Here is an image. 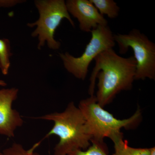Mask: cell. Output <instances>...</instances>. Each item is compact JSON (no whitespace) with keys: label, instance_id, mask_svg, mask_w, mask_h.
I'll list each match as a JSON object with an SVG mask.
<instances>
[{"label":"cell","instance_id":"cell-2","mask_svg":"<svg viewBox=\"0 0 155 155\" xmlns=\"http://www.w3.org/2000/svg\"><path fill=\"white\" fill-rule=\"evenodd\" d=\"M35 119L54 122V126L44 138L53 135L59 137L54 155H68L76 150H86L91 146L92 137L86 121L73 102L69 103L63 112H55Z\"/></svg>","mask_w":155,"mask_h":155},{"label":"cell","instance_id":"cell-10","mask_svg":"<svg viewBox=\"0 0 155 155\" xmlns=\"http://www.w3.org/2000/svg\"><path fill=\"white\" fill-rule=\"evenodd\" d=\"M99 12L107 15L110 19H115L119 15L120 8L113 0H90Z\"/></svg>","mask_w":155,"mask_h":155},{"label":"cell","instance_id":"cell-17","mask_svg":"<svg viewBox=\"0 0 155 155\" xmlns=\"http://www.w3.org/2000/svg\"><path fill=\"white\" fill-rule=\"evenodd\" d=\"M0 155H3L2 152L1 151H0Z\"/></svg>","mask_w":155,"mask_h":155},{"label":"cell","instance_id":"cell-6","mask_svg":"<svg viewBox=\"0 0 155 155\" xmlns=\"http://www.w3.org/2000/svg\"><path fill=\"white\" fill-rule=\"evenodd\" d=\"M91 38L81 56L75 57L68 52L60 53L66 70L78 79L86 78L91 63L106 50L115 45L114 34L107 25H98L91 31Z\"/></svg>","mask_w":155,"mask_h":155},{"label":"cell","instance_id":"cell-13","mask_svg":"<svg viewBox=\"0 0 155 155\" xmlns=\"http://www.w3.org/2000/svg\"><path fill=\"white\" fill-rule=\"evenodd\" d=\"M41 141L35 143L29 149H25L20 143H14L11 146L3 150V155H42L35 151Z\"/></svg>","mask_w":155,"mask_h":155},{"label":"cell","instance_id":"cell-1","mask_svg":"<svg viewBox=\"0 0 155 155\" xmlns=\"http://www.w3.org/2000/svg\"><path fill=\"white\" fill-rule=\"evenodd\" d=\"M90 78L89 93L94 95L95 82L97 78V102L102 107L112 102L122 91L130 90L135 80L136 62L134 56L123 58L113 48L100 54Z\"/></svg>","mask_w":155,"mask_h":155},{"label":"cell","instance_id":"cell-8","mask_svg":"<svg viewBox=\"0 0 155 155\" xmlns=\"http://www.w3.org/2000/svg\"><path fill=\"white\" fill-rule=\"evenodd\" d=\"M66 6L69 14L76 18L80 30L91 32L98 25H107L108 22L90 0H68Z\"/></svg>","mask_w":155,"mask_h":155},{"label":"cell","instance_id":"cell-11","mask_svg":"<svg viewBox=\"0 0 155 155\" xmlns=\"http://www.w3.org/2000/svg\"><path fill=\"white\" fill-rule=\"evenodd\" d=\"M11 45L8 39H0V69L4 75L8 74L11 65Z\"/></svg>","mask_w":155,"mask_h":155},{"label":"cell","instance_id":"cell-9","mask_svg":"<svg viewBox=\"0 0 155 155\" xmlns=\"http://www.w3.org/2000/svg\"><path fill=\"white\" fill-rule=\"evenodd\" d=\"M111 139L114 142L115 149L113 155H150L151 148H135L128 146L127 140H123L122 132Z\"/></svg>","mask_w":155,"mask_h":155},{"label":"cell","instance_id":"cell-3","mask_svg":"<svg viewBox=\"0 0 155 155\" xmlns=\"http://www.w3.org/2000/svg\"><path fill=\"white\" fill-rule=\"evenodd\" d=\"M78 107L86 121L92 137L91 142H104L105 137L112 138L121 133L120 130L122 128H133L137 125L141 119V113L139 109L128 119H116L98 104L94 95L81 101Z\"/></svg>","mask_w":155,"mask_h":155},{"label":"cell","instance_id":"cell-7","mask_svg":"<svg viewBox=\"0 0 155 155\" xmlns=\"http://www.w3.org/2000/svg\"><path fill=\"white\" fill-rule=\"evenodd\" d=\"M18 93L16 87L0 88V134L10 138L14 137L15 130L24 122L19 112L12 108Z\"/></svg>","mask_w":155,"mask_h":155},{"label":"cell","instance_id":"cell-4","mask_svg":"<svg viewBox=\"0 0 155 155\" xmlns=\"http://www.w3.org/2000/svg\"><path fill=\"white\" fill-rule=\"evenodd\" d=\"M35 3L39 17L35 22L27 24L31 28L36 26L31 36L38 38V49L43 47L47 42L51 49H59L61 43L55 39L54 34L62 20L67 19L73 27L75 26L67 10L66 2L64 0H37Z\"/></svg>","mask_w":155,"mask_h":155},{"label":"cell","instance_id":"cell-5","mask_svg":"<svg viewBox=\"0 0 155 155\" xmlns=\"http://www.w3.org/2000/svg\"><path fill=\"white\" fill-rule=\"evenodd\" d=\"M120 54H126L132 49L136 62L135 80L155 79V44L137 29L127 34H114Z\"/></svg>","mask_w":155,"mask_h":155},{"label":"cell","instance_id":"cell-15","mask_svg":"<svg viewBox=\"0 0 155 155\" xmlns=\"http://www.w3.org/2000/svg\"><path fill=\"white\" fill-rule=\"evenodd\" d=\"M7 84L5 81L4 80H0V86L5 87L7 86Z\"/></svg>","mask_w":155,"mask_h":155},{"label":"cell","instance_id":"cell-12","mask_svg":"<svg viewBox=\"0 0 155 155\" xmlns=\"http://www.w3.org/2000/svg\"><path fill=\"white\" fill-rule=\"evenodd\" d=\"M92 145L86 150H76L68 155H108L109 152L104 142H91Z\"/></svg>","mask_w":155,"mask_h":155},{"label":"cell","instance_id":"cell-14","mask_svg":"<svg viewBox=\"0 0 155 155\" xmlns=\"http://www.w3.org/2000/svg\"><path fill=\"white\" fill-rule=\"evenodd\" d=\"M18 1H0V7H9L19 3Z\"/></svg>","mask_w":155,"mask_h":155},{"label":"cell","instance_id":"cell-16","mask_svg":"<svg viewBox=\"0 0 155 155\" xmlns=\"http://www.w3.org/2000/svg\"><path fill=\"white\" fill-rule=\"evenodd\" d=\"M150 155H155V148H151V153Z\"/></svg>","mask_w":155,"mask_h":155}]
</instances>
